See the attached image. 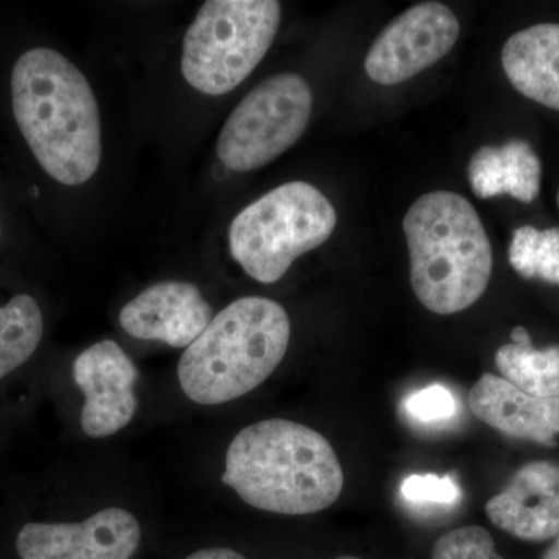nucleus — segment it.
<instances>
[{
	"mask_svg": "<svg viewBox=\"0 0 559 559\" xmlns=\"http://www.w3.org/2000/svg\"><path fill=\"white\" fill-rule=\"evenodd\" d=\"M411 283L419 304L440 316L468 310L484 296L492 249L479 213L454 191L419 197L403 219Z\"/></svg>",
	"mask_w": 559,
	"mask_h": 559,
	"instance_id": "nucleus-3",
	"label": "nucleus"
},
{
	"mask_svg": "<svg viewBox=\"0 0 559 559\" xmlns=\"http://www.w3.org/2000/svg\"><path fill=\"white\" fill-rule=\"evenodd\" d=\"M14 119L33 156L64 186L87 182L102 162V124L90 81L47 47L21 55L11 72Z\"/></svg>",
	"mask_w": 559,
	"mask_h": 559,
	"instance_id": "nucleus-1",
	"label": "nucleus"
},
{
	"mask_svg": "<svg viewBox=\"0 0 559 559\" xmlns=\"http://www.w3.org/2000/svg\"><path fill=\"white\" fill-rule=\"evenodd\" d=\"M336 224V210L322 191L304 180L283 183L231 221V257L249 277L270 285L329 241Z\"/></svg>",
	"mask_w": 559,
	"mask_h": 559,
	"instance_id": "nucleus-5",
	"label": "nucleus"
},
{
	"mask_svg": "<svg viewBox=\"0 0 559 559\" xmlns=\"http://www.w3.org/2000/svg\"><path fill=\"white\" fill-rule=\"evenodd\" d=\"M0 231H2V227H0Z\"/></svg>",
	"mask_w": 559,
	"mask_h": 559,
	"instance_id": "nucleus-27",
	"label": "nucleus"
},
{
	"mask_svg": "<svg viewBox=\"0 0 559 559\" xmlns=\"http://www.w3.org/2000/svg\"><path fill=\"white\" fill-rule=\"evenodd\" d=\"M502 68L520 94L559 110V24L533 25L510 36Z\"/></svg>",
	"mask_w": 559,
	"mask_h": 559,
	"instance_id": "nucleus-14",
	"label": "nucleus"
},
{
	"mask_svg": "<svg viewBox=\"0 0 559 559\" xmlns=\"http://www.w3.org/2000/svg\"><path fill=\"white\" fill-rule=\"evenodd\" d=\"M557 201H558V209H559V191H558Z\"/></svg>",
	"mask_w": 559,
	"mask_h": 559,
	"instance_id": "nucleus-26",
	"label": "nucleus"
},
{
	"mask_svg": "<svg viewBox=\"0 0 559 559\" xmlns=\"http://www.w3.org/2000/svg\"><path fill=\"white\" fill-rule=\"evenodd\" d=\"M186 559H248L242 557L238 551L226 549V547H213V549H204L194 551Z\"/></svg>",
	"mask_w": 559,
	"mask_h": 559,
	"instance_id": "nucleus-22",
	"label": "nucleus"
},
{
	"mask_svg": "<svg viewBox=\"0 0 559 559\" xmlns=\"http://www.w3.org/2000/svg\"><path fill=\"white\" fill-rule=\"evenodd\" d=\"M511 341H513V344L520 345L532 344L528 331L525 330L524 326H516V329H513V331H511Z\"/></svg>",
	"mask_w": 559,
	"mask_h": 559,
	"instance_id": "nucleus-23",
	"label": "nucleus"
},
{
	"mask_svg": "<svg viewBox=\"0 0 559 559\" xmlns=\"http://www.w3.org/2000/svg\"><path fill=\"white\" fill-rule=\"evenodd\" d=\"M336 559H362V558L352 557V555H344V557H340V558H336Z\"/></svg>",
	"mask_w": 559,
	"mask_h": 559,
	"instance_id": "nucleus-25",
	"label": "nucleus"
},
{
	"mask_svg": "<svg viewBox=\"0 0 559 559\" xmlns=\"http://www.w3.org/2000/svg\"><path fill=\"white\" fill-rule=\"evenodd\" d=\"M212 307L189 282L156 283L124 305L120 325L130 336L189 347L212 322Z\"/></svg>",
	"mask_w": 559,
	"mask_h": 559,
	"instance_id": "nucleus-11",
	"label": "nucleus"
},
{
	"mask_svg": "<svg viewBox=\"0 0 559 559\" xmlns=\"http://www.w3.org/2000/svg\"><path fill=\"white\" fill-rule=\"evenodd\" d=\"M489 521L522 540L543 543L559 536V465L527 463L487 502Z\"/></svg>",
	"mask_w": 559,
	"mask_h": 559,
	"instance_id": "nucleus-12",
	"label": "nucleus"
},
{
	"mask_svg": "<svg viewBox=\"0 0 559 559\" xmlns=\"http://www.w3.org/2000/svg\"><path fill=\"white\" fill-rule=\"evenodd\" d=\"M432 559H506L496 550L491 533L479 525H466L440 536Z\"/></svg>",
	"mask_w": 559,
	"mask_h": 559,
	"instance_id": "nucleus-19",
	"label": "nucleus"
},
{
	"mask_svg": "<svg viewBox=\"0 0 559 559\" xmlns=\"http://www.w3.org/2000/svg\"><path fill=\"white\" fill-rule=\"evenodd\" d=\"M289 340V316L277 301L235 300L187 347L178 367L180 389L202 406L241 399L274 373Z\"/></svg>",
	"mask_w": 559,
	"mask_h": 559,
	"instance_id": "nucleus-4",
	"label": "nucleus"
},
{
	"mask_svg": "<svg viewBox=\"0 0 559 559\" xmlns=\"http://www.w3.org/2000/svg\"><path fill=\"white\" fill-rule=\"evenodd\" d=\"M460 24L450 7L423 2L411 7L371 44L364 69L382 86L404 83L443 60L457 43Z\"/></svg>",
	"mask_w": 559,
	"mask_h": 559,
	"instance_id": "nucleus-8",
	"label": "nucleus"
},
{
	"mask_svg": "<svg viewBox=\"0 0 559 559\" xmlns=\"http://www.w3.org/2000/svg\"><path fill=\"white\" fill-rule=\"evenodd\" d=\"M480 421L514 439L554 444L559 436V399H539L496 374H481L469 392Z\"/></svg>",
	"mask_w": 559,
	"mask_h": 559,
	"instance_id": "nucleus-13",
	"label": "nucleus"
},
{
	"mask_svg": "<svg viewBox=\"0 0 559 559\" xmlns=\"http://www.w3.org/2000/svg\"><path fill=\"white\" fill-rule=\"evenodd\" d=\"M401 496L414 506L454 507L462 500V489L450 476L414 474L401 484Z\"/></svg>",
	"mask_w": 559,
	"mask_h": 559,
	"instance_id": "nucleus-20",
	"label": "nucleus"
},
{
	"mask_svg": "<svg viewBox=\"0 0 559 559\" xmlns=\"http://www.w3.org/2000/svg\"><path fill=\"white\" fill-rule=\"evenodd\" d=\"M404 409L415 421L436 425L454 417L457 414V403L444 385L432 384L407 396Z\"/></svg>",
	"mask_w": 559,
	"mask_h": 559,
	"instance_id": "nucleus-21",
	"label": "nucleus"
},
{
	"mask_svg": "<svg viewBox=\"0 0 559 559\" xmlns=\"http://www.w3.org/2000/svg\"><path fill=\"white\" fill-rule=\"evenodd\" d=\"M543 559H559V536H557L555 543L551 544L546 554H544Z\"/></svg>",
	"mask_w": 559,
	"mask_h": 559,
	"instance_id": "nucleus-24",
	"label": "nucleus"
},
{
	"mask_svg": "<svg viewBox=\"0 0 559 559\" xmlns=\"http://www.w3.org/2000/svg\"><path fill=\"white\" fill-rule=\"evenodd\" d=\"M312 92L297 73H278L246 95L221 131L216 154L224 167L253 171L271 164L307 131Z\"/></svg>",
	"mask_w": 559,
	"mask_h": 559,
	"instance_id": "nucleus-7",
	"label": "nucleus"
},
{
	"mask_svg": "<svg viewBox=\"0 0 559 559\" xmlns=\"http://www.w3.org/2000/svg\"><path fill=\"white\" fill-rule=\"evenodd\" d=\"M43 334V311L32 296L17 294L0 307V381L32 358Z\"/></svg>",
	"mask_w": 559,
	"mask_h": 559,
	"instance_id": "nucleus-17",
	"label": "nucleus"
},
{
	"mask_svg": "<svg viewBox=\"0 0 559 559\" xmlns=\"http://www.w3.org/2000/svg\"><path fill=\"white\" fill-rule=\"evenodd\" d=\"M280 21L275 0H209L183 38V79L205 95L234 91L266 57Z\"/></svg>",
	"mask_w": 559,
	"mask_h": 559,
	"instance_id": "nucleus-6",
	"label": "nucleus"
},
{
	"mask_svg": "<svg viewBox=\"0 0 559 559\" xmlns=\"http://www.w3.org/2000/svg\"><path fill=\"white\" fill-rule=\"evenodd\" d=\"M503 380L539 399H559V345L536 349L532 344H506L496 353Z\"/></svg>",
	"mask_w": 559,
	"mask_h": 559,
	"instance_id": "nucleus-16",
	"label": "nucleus"
},
{
	"mask_svg": "<svg viewBox=\"0 0 559 559\" xmlns=\"http://www.w3.org/2000/svg\"><path fill=\"white\" fill-rule=\"evenodd\" d=\"M543 165L538 154L524 140H510L502 146H481L471 156L468 179L479 200L510 194L530 204L539 197Z\"/></svg>",
	"mask_w": 559,
	"mask_h": 559,
	"instance_id": "nucleus-15",
	"label": "nucleus"
},
{
	"mask_svg": "<svg viewBox=\"0 0 559 559\" xmlns=\"http://www.w3.org/2000/svg\"><path fill=\"white\" fill-rule=\"evenodd\" d=\"M139 371L117 342L91 345L73 362V380L84 395L81 428L105 439L127 428L138 412Z\"/></svg>",
	"mask_w": 559,
	"mask_h": 559,
	"instance_id": "nucleus-10",
	"label": "nucleus"
},
{
	"mask_svg": "<svg viewBox=\"0 0 559 559\" xmlns=\"http://www.w3.org/2000/svg\"><path fill=\"white\" fill-rule=\"evenodd\" d=\"M142 530L134 514L109 507L83 522H31L20 530L21 559H131Z\"/></svg>",
	"mask_w": 559,
	"mask_h": 559,
	"instance_id": "nucleus-9",
	"label": "nucleus"
},
{
	"mask_svg": "<svg viewBox=\"0 0 559 559\" xmlns=\"http://www.w3.org/2000/svg\"><path fill=\"white\" fill-rule=\"evenodd\" d=\"M511 267L524 278L559 285V229L522 226L514 230L509 249Z\"/></svg>",
	"mask_w": 559,
	"mask_h": 559,
	"instance_id": "nucleus-18",
	"label": "nucleus"
},
{
	"mask_svg": "<svg viewBox=\"0 0 559 559\" xmlns=\"http://www.w3.org/2000/svg\"><path fill=\"white\" fill-rule=\"evenodd\" d=\"M223 481L253 509L304 516L340 499L344 471L336 451L318 430L271 418L235 436Z\"/></svg>",
	"mask_w": 559,
	"mask_h": 559,
	"instance_id": "nucleus-2",
	"label": "nucleus"
}]
</instances>
